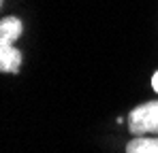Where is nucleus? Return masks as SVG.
<instances>
[{
    "label": "nucleus",
    "mask_w": 158,
    "mask_h": 153,
    "mask_svg": "<svg viewBox=\"0 0 158 153\" xmlns=\"http://www.w3.org/2000/svg\"><path fill=\"white\" fill-rule=\"evenodd\" d=\"M128 128L135 136L158 134V100L145 102V104L132 108L128 115Z\"/></svg>",
    "instance_id": "f257e3e1"
},
{
    "label": "nucleus",
    "mask_w": 158,
    "mask_h": 153,
    "mask_svg": "<svg viewBox=\"0 0 158 153\" xmlns=\"http://www.w3.org/2000/svg\"><path fill=\"white\" fill-rule=\"evenodd\" d=\"M22 64V53L13 47V43H0V70L17 73Z\"/></svg>",
    "instance_id": "f03ea898"
},
{
    "label": "nucleus",
    "mask_w": 158,
    "mask_h": 153,
    "mask_svg": "<svg viewBox=\"0 0 158 153\" xmlns=\"http://www.w3.org/2000/svg\"><path fill=\"white\" fill-rule=\"evenodd\" d=\"M22 22L17 17H4L0 22V43H15L22 34Z\"/></svg>",
    "instance_id": "7ed1b4c3"
},
{
    "label": "nucleus",
    "mask_w": 158,
    "mask_h": 153,
    "mask_svg": "<svg viewBox=\"0 0 158 153\" xmlns=\"http://www.w3.org/2000/svg\"><path fill=\"white\" fill-rule=\"evenodd\" d=\"M126 153H158V138L152 136H137L128 143Z\"/></svg>",
    "instance_id": "20e7f679"
},
{
    "label": "nucleus",
    "mask_w": 158,
    "mask_h": 153,
    "mask_svg": "<svg viewBox=\"0 0 158 153\" xmlns=\"http://www.w3.org/2000/svg\"><path fill=\"white\" fill-rule=\"evenodd\" d=\"M152 87H154V89L158 92V73H156L154 76H152Z\"/></svg>",
    "instance_id": "39448f33"
}]
</instances>
